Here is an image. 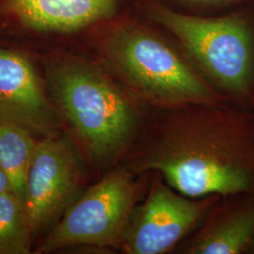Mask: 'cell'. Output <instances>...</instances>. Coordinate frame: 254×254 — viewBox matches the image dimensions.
<instances>
[{"label": "cell", "mask_w": 254, "mask_h": 254, "mask_svg": "<svg viewBox=\"0 0 254 254\" xmlns=\"http://www.w3.org/2000/svg\"><path fill=\"white\" fill-rule=\"evenodd\" d=\"M125 166L190 198L254 190V110L228 102L151 109Z\"/></svg>", "instance_id": "obj_1"}, {"label": "cell", "mask_w": 254, "mask_h": 254, "mask_svg": "<svg viewBox=\"0 0 254 254\" xmlns=\"http://www.w3.org/2000/svg\"><path fill=\"white\" fill-rule=\"evenodd\" d=\"M138 175L125 165L104 175L65 211L35 253L73 246L120 248L142 191Z\"/></svg>", "instance_id": "obj_5"}, {"label": "cell", "mask_w": 254, "mask_h": 254, "mask_svg": "<svg viewBox=\"0 0 254 254\" xmlns=\"http://www.w3.org/2000/svg\"><path fill=\"white\" fill-rule=\"evenodd\" d=\"M37 141L27 130L0 123V168L9 179L11 191L23 203Z\"/></svg>", "instance_id": "obj_11"}, {"label": "cell", "mask_w": 254, "mask_h": 254, "mask_svg": "<svg viewBox=\"0 0 254 254\" xmlns=\"http://www.w3.org/2000/svg\"><path fill=\"white\" fill-rule=\"evenodd\" d=\"M82 179L81 157L68 136L59 133L37 141L24 201L33 238L54 227L73 204Z\"/></svg>", "instance_id": "obj_6"}, {"label": "cell", "mask_w": 254, "mask_h": 254, "mask_svg": "<svg viewBox=\"0 0 254 254\" xmlns=\"http://www.w3.org/2000/svg\"><path fill=\"white\" fill-rule=\"evenodd\" d=\"M247 254H254V236L253 237V239L251 240V243H250L249 248H248Z\"/></svg>", "instance_id": "obj_15"}, {"label": "cell", "mask_w": 254, "mask_h": 254, "mask_svg": "<svg viewBox=\"0 0 254 254\" xmlns=\"http://www.w3.org/2000/svg\"><path fill=\"white\" fill-rule=\"evenodd\" d=\"M135 0H9V7L27 27L74 33L96 27L134 9Z\"/></svg>", "instance_id": "obj_10"}, {"label": "cell", "mask_w": 254, "mask_h": 254, "mask_svg": "<svg viewBox=\"0 0 254 254\" xmlns=\"http://www.w3.org/2000/svg\"><path fill=\"white\" fill-rule=\"evenodd\" d=\"M102 24L99 64L145 108L228 102L171 37L134 9Z\"/></svg>", "instance_id": "obj_2"}, {"label": "cell", "mask_w": 254, "mask_h": 254, "mask_svg": "<svg viewBox=\"0 0 254 254\" xmlns=\"http://www.w3.org/2000/svg\"><path fill=\"white\" fill-rule=\"evenodd\" d=\"M143 204L135 209L121 244L127 254H161L170 252L190 234L220 199L211 195L190 198L165 184L158 173Z\"/></svg>", "instance_id": "obj_7"}, {"label": "cell", "mask_w": 254, "mask_h": 254, "mask_svg": "<svg viewBox=\"0 0 254 254\" xmlns=\"http://www.w3.org/2000/svg\"><path fill=\"white\" fill-rule=\"evenodd\" d=\"M254 236V190L240 192L220 197L182 251L190 254H247Z\"/></svg>", "instance_id": "obj_9"}, {"label": "cell", "mask_w": 254, "mask_h": 254, "mask_svg": "<svg viewBox=\"0 0 254 254\" xmlns=\"http://www.w3.org/2000/svg\"><path fill=\"white\" fill-rule=\"evenodd\" d=\"M48 91L59 116L91 163L125 158L143 125L144 106L101 65L65 56L48 68Z\"/></svg>", "instance_id": "obj_3"}, {"label": "cell", "mask_w": 254, "mask_h": 254, "mask_svg": "<svg viewBox=\"0 0 254 254\" xmlns=\"http://www.w3.org/2000/svg\"><path fill=\"white\" fill-rule=\"evenodd\" d=\"M177 12L190 15H216L232 11L248 5L254 0H156Z\"/></svg>", "instance_id": "obj_13"}, {"label": "cell", "mask_w": 254, "mask_h": 254, "mask_svg": "<svg viewBox=\"0 0 254 254\" xmlns=\"http://www.w3.org/2000/svg\"><path fill=\"white\" fill-rule=\"evenodd\" d=\"M60 121L30 62L15 51L0 48V123L43 138L60 133Z\"/></svg>", "instance_id": "obj_8"}, {"label": "cell", "mask_w": 254, "mask_h": 254, "mask_svg": "<svg viewBox=\"0 0 254 254\" xmlns=\"http://www.w3.org/2000/svg\"><path fill=\"white\" fill-rule=\"evenodd\" d=\"M9 190H11L9 179L6 176L5 173L3 172V170L0 168V195L6 191Z\"/></svg>", "instance_id": "obj_14"}, {"label": "cell", "mask_w": 254, "mask_h": 254, "mask_svg": "<svg viewBox=\"0 0 254 254\" xmlns=\"http://www.w3.org/2000/svg\"><path fill=\"white\" fill-rule=\"evenodd\" d=\"M134 10L171 37L229 103L254 110V4L216 15H190L156 0H135Z\"/></svg>", "instance_id": "obj_4"}, {"label": "cell", "mask_w": 254, "mask_h": 254, "mask_svg": "<svg viewBox=\"0 0 254 254\" xmlns=\"http://www.w3.org/2000/svg\"><path fill=\"white\" fill-rule=\"evenodd\" d=\"M33 236L24 203L11 190L0 195V254H30Z\"/></svg>", "instance_id": "obj_12"}]
</instances>
